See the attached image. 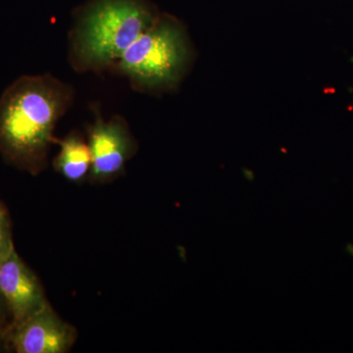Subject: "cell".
<instances>
[{
    "label": "cell",
    "mask_w": 353,
    "mask_h": 353,
    "mask_svg": "<svg viewBox=\"0 0 353 353\" xmlns=\"http://www.w3.org/2000/svg\"><path fill=\"white\" fill-rule=\"evenodd\" d=\"M0 334H2V332H1V325H0Z\"/></svg>",
    "instance_id": "30bf717a"
},
{
    "label": "cell",
    "mask_w": 353,
    "mask_h": 353,
    "mask_svg": "<svg viewBox=\"0 0 353 353\" xmlns=\"http://www.w3.org/2000/svg\"><path fill=\"white\" fill-rule=\"evenodd\" d=\"M0 294L12 314V326L20 324L48 303L38 277L16 250L0 263Z\"/></svg>",
    "instance_id": "8992f818"
},
{
    "label": "cell",
    "mask_w": 353,
    "mask_h": 353,
    "mask_svg": "<svg viewBox=\"0 0 353 353\" xmlns=\"http://www.w3.org/2000/svg\"><path fill=\"white\" fill-rule=\"evenodd\" d=\"M15 250L10 217L6 206L0 202V263Z\"/></svg>",
    "instance_id": "ba28073f"
},
{
    "label": "cell",
    "mask_w": 353,
    "mask_h": 353,
    "mask_svg": "<svg viewBox=\"0 0 353 353\" xmlns=\"http://www.w3.org/2000/svg\"></svg>",
    "instance_id": "8fae6325"
},
{
    "label": "cell",
    "mask_w": 353,
    "mask_h": 353,
    "mask_svg": "<svg viewBox=\"0 0 353 353\" xmlns=\"http://www.w3.org/2000/svg\"><path fill=\"white\" fill-rule=\"evenodd\" d=\"M345 252L348 253V254L350 255V256H353V245L352 243H347V245H345Z\"/></svg>",
    "instance_id": "9c48e42d"
},
{
    "label": "cell",
    "mask_w": 353,
    "mask_h": 353,
    "mask_svg": "<svg viewBox=\"0 0 353 353\" xmlns=\"http://www.w3.org/2000/svg\"><path fill=\"white\" fill-rule=\"evenodd\" d=\"M59 152L53 159V169L70 183L88 180L92 170V153L88 141L80 132H71L63 139H54Z\"/></svg>",
    "instance_id": "52a82bcc"
},
{
    "label": "cell",
    "mask_w": 353,
    "mask_h": 353,
    "mask_svg": "<svg viewBox=\"0 0 353 353\" xmlns=\"http://www.w3.org/2000/svg\"><path fill=\"white\" fill-rule=\"evenodd\" d=\"M160 14L150 0H88L74 12L70 66L77 73L112 68Z\"/></svg>",
    "instance_id": "7a4b0ae2"
},
{
    "label": "cell",
    "mask_w": 353,
    "mask_h": 353,
    "mask_svg": "<svg viewBox=\"0 0 353 353\" xmlns=\"http://www.w3.org/2000/svg\"><path fill=\"white\" fill-rule=\"evenodd\" d=\"M192 61L185 26L175 16L161 13L111 69L127 78L132 90L157 95L178 88Z\"/></svg>",
    "instance_id": "3957f363"
},
{
    "label": "cell",
    "mask_w": 353,
    "mask_h": 353,
    "mask_svg": "<svg viewBox=\"0 0 353 353\" xmlns=\"http://www.w3.org/2000/svg\"><path fill=\"white\" fill-rule=\"evenodd\" d=\"M95 118L87 127L88 143L92 153V170L88 181L103 185L123 175L129 160L138 150V143L125 118L114 115L109 120L94 110Z\"/></svg>",
    "instance_id": "277c9868"
},
{
    "label": "cell",
    "mask_w": 353,
    "mask_h": 353,
    "mask_svg": "<svg viewBox=\"0 0 353 353\" xmlns=\"http://www.w3.org/2000/svg\"><path fill=\"white\" fill-rule=\"evenodd\" d=\"M77 340V331L48 303L20 324L11 327L9 341L17 353H65Z\"/></svg>",
    "instance_id": "5b68a950"
},
{
    "label": "cell",
    "mask_w": 353,
    "mask_h": 353,
    "mask_svg": "<svg viewBox=\"0 0 353 353\" xmlns=\"http://www.w3.org/2000/svg\"><path fill=\"white\" fill-rule=\"evenodd\" d=\"M75 90L50 73L25 75L0 97V154L19 170L39 175L48 166L58 121L71 108Z\"/></svg>",
    "instance_id": "6da1fadb"
}]
</instances>
